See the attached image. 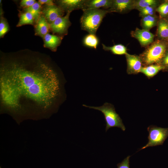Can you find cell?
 <instances>
[{"mask_svg": "<svg viewBox=\"0 0 168 168\" xmlns=\"http://www.w3.org/2000/svg\"><path fill=\"white\" fill-rule=\"evenodd\" d=\"M1 74L2 98L10 105H17L23 96L46 106L58 94L56 73L40 58L29 56L7 61L2 65Z\"/></svg>", "mask_w": 168, "mask_h": 168, "instance_id": "obj_1", "label": "cell"}, {"mask_svg": "<svg viewBox=\"0 0 168 168\" xmlns=\"http://www.w3.org/2000/svg\"><path fill=\"white\" fill-rule=\"evenodd\" d=\"M82 16L80 22L82 30L89 34L96 35L102 21L108 13V9H91L85 10Z\"/></svg>", "mask_w": 168, "mask_h": 168, "instance_id": "obj_2", "label": "cell"}, {"mask_svg": "<svg viewBox=\"0 0 168 168\" xmlns=\"http://www.w3.org/2000/svg\"><path fill=\"white\" fill-rule=\"evenodd\" d=\"M168 46L166 41L157 40L146 47L139 56L143 67L153 64H159Z\"/></svg>", "mask_w": 168, "mask_h": 168, "instance_id": "obj_3", "label": "cell"}, {"mask_svg": "<svg viewBox=\"0 0 168 168\" xmlns=\"http://www.w3.org/2000/svg\"><path fill=\"white\" fill-rule=\"evenodd\" d=\"M84 107L98 110L104 114L106 122L105 131L106 132L110 128L118 127L125 131L126 128L122 119L116 112L114 106L112 104L105 103L102 106L96 107L83 105Z\"/></svg>", "mask_w": 168, "mask_h": 168, "instance_id": "obj_4", "label": "cell"}, {"mask_svg": "<svg viewBox=\"0 0 168 168\" xmlns=\"http://www.w3.org/2000/svg\"><path fill=\"white\" fill-rule=\"evenodd\" d=\"M149 133L147 143L139 150L150 147L162 145L168 137V128H162L151 125L147 128Z\"/></svg>", "mask_w": 168, "mask_h": 168, "instance_id": "obj_5", "label": "cell"}, {"mask_svg": "<svg viewBox=\"0 0 168 168\" xmlns=\"http://www.w3.org/2000/svg\"><path fill=\"white\" fill-rule=\"evenodd\" d=\"M71 13L67 12L65 16L58 17L50 24V30L53 33L62 37L67 34L68 29L71 25L69 20Z\"/></svg>", "mask_w": 168, "mask_h": 168, "instance_id": "obj_6", "label": "cell"}, {"mask_svg": "<svg viewBox=\"0 0 168 168\" xmlns=\"http://www.w3.org/2000/svg\"><path fill=\"white\" fill-rule=\"evenodd\" d=\"M132 37L136 39L142 47H147L154 41V35L149 30L137 27L130 33Z\"/></svg>", "mask_w": 168, "mask_h": 168, "instance_id": "obj_7", "label": "cell"}, {"mask_svg": "<svg viewBox=\"0 0 168 168\" xmlns=\"http://www.w3.org/2000/svg\"><path fill=\"white\" fill-rule=\"evenodd\" d=\"M64 12L60 7L54 4L44 5L43 8H42L41 14L50 24L58 17L63 16Z\"/></svg>", "mask_w": 168, "mask_h": 168, "instance_id": "obj_8", "label": "cell"}, {"mask_svg": "<svg viewBox=\"0 0 168 168\" xmlns=\"http://www.w3.org/2000/svg\"><path fill=\"white\" fill-rule=\"evenodd\" d=\"M134 2L135 0H113L112 5L108 10L110 13H127L134 9Z\"/></svg>", "mask_w": 168, "mask_h": 168, "instance_id": "obj_9", "label": "cell"}, {"mask_svg": "<svg viewBox=\"0 0 168 168\" xmlns=\"http://www.w3.org/2000/svg\"><path fill=\"white\" fill-rule=\"evenodd\" d=\"M125 55L127 64V73L128 74H135L140 72L143 65L140 56L128 53Z\"/></svg>", "mask_w": 168, "mask_h": 168, "instance_id": "obj_10", "label": "cell"}, {"mask_svg": "<svg viewBox=\"0 0 168 168\" xmlns=\"http://www.w3.org/2000/svg\"><path fill=\"white\" fill-rule=\"evenodd\" d=\"M86 0H59L56 2L65 12H71L73 10L84 9Z\"/></svg>", "mask_w": 168, "mask_h": 168, "instance_id": "obj_11", "label": "cell"}, {"mask_svg": "<svg viewBox=\"0 0 168 168\" xmlns=\"http://www.w3.org/2000/svg\"><path fill=\"white\" fill-rule=\"evenodd\" d=\"M113 0H86L84 9H108L111 6Z\"/></svg>", "mask_w": 168, "mask_h": 168, "instance_id": "obj_12", "label": "cell"}, {"mask_svg": "<svg viewBox=\"0 0 168 168\" xmlns=\"http://www.w3.org/2000/svg\"><path fill=\"white\" fill-rule=\"evenodd\" d=\"M43 39L44 47L50 49L53 51H55L58 46L60 44L63 37L48 33Z\"/></svg>", "mask_w": 168, "mask_h": 168, "instance_id": "obj_13", "label": "cell"}, {"mask_svg": "<svg viewBox=\"0 0 168 168\" xmlns=\"http://www.w3.org/2000/svg\"><path fill=\"white\" fill-rule=\"evenodd\" d=\"M50 30V24L45 17L41 14L36 23L35 27V35L43 38Z\"/></svg>", "mask_w": 168, "mask_h": 168, "instance_id": "obj_14", "label": "cell"}, {"mask_svg": "<svg viewBox=\"0 0 168 168\" xmlns=\"http://www.w3.org/2000/svg\"><path fill=\"white\" fill-rule=\"evenodd\" d=\"M157 26L156 34L158 40L166 41L168 40V21L165 18H160Z\"/></svg>", "mask_w": 168, "mask_h": 168, "instance_id": "obj_15", "label": "cell"}, {"mask_svg": "<svg viewBox=\"0 0 168 168\" xmlns=\"http://www.w3.org/2000/svg\"><path fill=\"white\" fill-rule=\"evenodd\" d=\"M164 69V67L160 64H153L143 67L140 72L143 73L149 78L155 76L161 70L163 71Z\"/></svg>", "mask_w": 168, "mask_h": 168, "instance_id": "obj_16", "label": "cell"}, {"mask_svg": "<svg viewBox=\"0 0 168 168\" xmlns=\"http://www.w3.org/2000/svg\"><path fill=\"white\" fill-rule=\"evenodd\" d=\"M158 21V18L156 14L146 16L142 17L141 25L142 29L150 30L157 25Z\"/></svg>", "mask_w": 168, "mask_h": 168, "instance_id": "obj_17", "label": "cell"}, {"mask_svg": "<svg viewBox=\"0 0 168 168\" xmlns=\"http://www.w3.org/2000/svg\"><path fill=\"white\" fill-rule=\"evenodd\" d=\"M102 46L104 50L106 51H110L114 54L126 55L128 53L127 48L122 44H117L111 46H108L102 44Z\"/></svg>", "mask_w": 168, "mask_h": 168, "instance_id": "obj_18", "label": "cell"}, {"mask_svg": "<svg viewBox=\"0 0 168 168\" xmlns=\"http://www.w3.org/2000/svg\"><path fill=\"white\" fill-rule=\"evenodd\" d=\"M35 22L34 18L30 13L25 12L21 13L20 19L16 26L19 27L25 25H33Z\"/></svg>", "mask_w": 168, "mask_h": 168, "instance_id": "obj_19", "label": "cell"}, {"mask_svg": "<svg viewBox=\"0 0 168 168\" xmlns=\"http://www.w3.org/2000/svg\"><path fill=\"white\" fill-rule=\"evenodd\" d=\"M159 5V1L157 0H135L134 9L139 11L147 7H158Z\"/></svg>", "mask_w": 168, "mask_h": 168, "instance_id": "obj_20", "label": "cell"}, {"mask_svg": "<svg viewBox=\"0 0 168 168\" xmlns=\"http://www.w3.org/2000/svg\"><path fill=\"white\" fill-rule=\"evenodd\" d=\"M42 10L41 5L38 2H36L31 6L24 8V11L31 14L34 18L35 23H36L41 15Z\"/></svg>", "mask_w": 168, "mask_h": 168, "instance_id": "obj_21", "label": "cell"}, {"mask_svg": "<svg viewBox=\"0 0 168 168\" xmlns=\"http://www.w3.org/2000/svg\"><path fill=\"white\" fill-rule=\"evenodd\" d=\"M99 40L96 35L89 34L85 36L83 44L86 47L96 49Z\"/></svg>", "mask_w": 168, "mask_h": 168, "instance_id": "obj_22", "label": "cell"}, {"mask_svg": "<svg viewBox=\"0 0 168 168\" xmlns=\"http://www.w3.org/2000/svg\"><path fill=\"white\" fill-rule=\"evenodd\" d=\"M156 12H158L161 18H165L168 16V1H165L160 4L157 7Z\"/></svg>", "mask_w": 168, "mask_h": 168, "instance_id": "obj_23", "label": "cell"}, {"mask_svg": "<svg viewBox=\"0 0 168 168\" xmlns=\"http://www.w3.org/2000/svg\"><path fill=\"white\" fill-rule=\"evenodd\" d=\"M158 7L149 6L141 9L139 11V16L142 17L144 16L155 15L156 9Z\"/></svg>", "mask_w": 168, "mask_h": 168, "instance_id": "obj_24", "label": "cell"}, {"mask_svg": "<svg viewBox=\"0 0 168 168\" xmlns=\"http://www.w3.org/2000/svg\"><path fill=\"white\" fill-rule=\"evenodd\" d=\"M9 30L8 24L6 20L1 16L0 21V37H3Z\"/></svg>", "mask_w": 168, "mask_h": 168, "instance_id": "obj_25", "label": "cell"}, {"mask_svg": "<svg viewBox=\"0 0 168 168\" xmlns=\"http://www.w3.org/2000/svg\"><path fill=\"white\" fill-rule=\"evenodd\" d=\"M160 64L164 67L163 71L168 72V49L162 58Z\"/></svg>", "mask_w": 168, "mask_h": 168, "instance_id": "obj_26", "label": "cell"}, {"mask_svg": "<svg viewBox=\"0 0 168 168\" xmlns=\"http://www.w3.org/2000/svg\"><path fill=\"white\" fill-rule=\"evenodd\" d=\"M130 156L125 158L121 162L117 164V168H130L129 158Z\"/></svg>", "mask_w": 168, "mask_h": 168, "instance_id": "obj_27", "label": "cell"}, {"mask_svg": "<svg viewBox=\"0 0 168 168\" xmlns=\"http://www.w3.org/2000/svg\"><path fill=\"white\" fill-rule=\"evenodd\" d=\"M36 2L35 0H22L20 3V5L24 9L31 6Z\"/></svg>", "mask_w": 168, "mask_h": 168, "instance_id": "obj_28", "label": "cell"}, {"mask_svg": "<svg viewBox=\"0 0 168 168\" xmlns=\"http://www.w3.org/2000/svg\"><path fill=\"white\" fill-rule=\"evenodd\" d=\"M38 2L41 5L43 4L45 5H49L55 4L54 1L52 0H39Z\"/></svg>", "mask_w": 168, "mask_h": 168, "instance_id": "obj_29", "label": "cell"}, {"mask_svg": "<svg viewBox=\"0 0 168 168\" xmlns=\"http://www.w3.org/2000/svg\"><path fill=\"white\" fill-rule=\"evenodd\" d=\"M166 43H167V45L168 46V40L167 41H166Z\"/></svg>", "mask_w": 168, "mask_h": 168, "instance_id": "obj_30", "label": "cell"}, {"mask_svg": "<svg viewBox=\"0 0 168 168\" xmlns=\"http://www.w3.org/2000/svg\"><path fill=\"white\" fill-rule=\"evenodd\" d=\"M166 19V20H167V21H168V16H167V19Z\"/></svg>", "mask_w": 168, "mask_h": 168, "instance_id": "obj_31", "label": "cell"}]
</instances>
